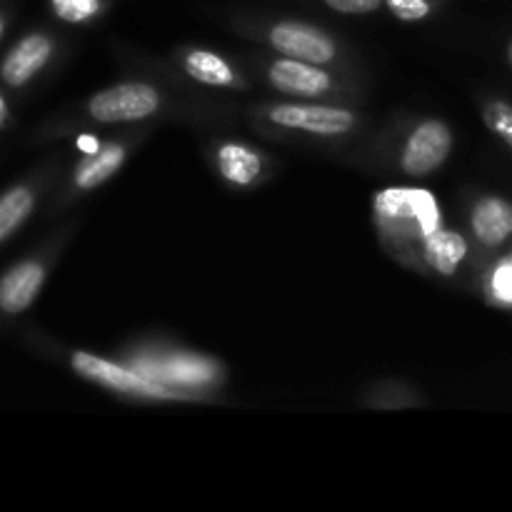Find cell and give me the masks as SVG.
<instances>
[{"mask_svg":"<svg viewBox=\"0 0 512 512\" xmlns=\"http://www.w3.org/2000/svg\"><path fill=\"white\" fill-rule=\"evenodd\" d=\"M70 365L78 375L93 380V383L105 385V388L123 390V393L133 395H145V398H160V400H173L178 398V393L168 388L165 383H160L158 378L148 373H133V370L118 368V365L108 363V360L98 358L93 353H85V350H78V353L70 355Z\"/></svg>","mask_w":512,"mask_h":512,"instance_id":"cell-1","label":"cell"},{"mask_svg":"<svg viewBox=\"0 0 512 512\" xmlns=\"http://www.w3.org/2000/svg\"><path fill=\"white\" fill-rule=\"evenodd\" d=\"M375 210L378 218L385 225L393 228H413L420 230V235H430L438 230L440 215L438 203L428 190H415V188H393L385 190L375 198Z\"/></svg>","mask_w":512,"mask_h":512,"instance_id":"cell-2","label":"cell"},{"mask_svg":"<svg viewBox=\"0 0 512 512\" xmlns=\"http://www.w3.org/2000/svg\"><path fill=\"white\" fill-rule=\"evenodd\" d=\"M160 105L155 88L145 83H125L103 90L90 100V115L100 123H125L155 113Z\"/></svg>","mask_w":512,"mask_h":512,"instance_id":"cell-3","label":"cell"},{"mask_svg":"<svg viewBox=\"0 0 512 512\" xmlns=\"http://www.w3.org/2000/svg\"><path fill=\"white\" fill-rule=\"evenodd\" d=\"M450 148H453V133H450L448 125L428 120V123L418 125L410 135L403 150V170L408 175L433 173L448 158Z\"/></svg>","mask_w":512,"mask_h":512,"instance_id":"cell-4","label":"cell"},{"mask_svg":"<svg viewBox=\"0 0 512 512\" xmlns=\"http://www.w3.org/2000/svg\"><path fill=\"white\" fill-rule=\"evenodd\" d=\"M53 55V40L43 33H30L8 50L0 63V80L8 88H23L33 80Z\"/></svg>","mask_w":512,"mask_h":512,"instance_id":"cell-5","label":"cell"},{"mask_svg":"<svg viewBox=\"0 0 512 512\" xmlns=\"http://www.w3.org/2000/svg\"><path fill=\"white\" fill-rule=\"evenodd\" d=\"M45 283V265L40 260H20L0 275V313L20 315L33 305Z\"/></svg>","mask_w":512,"mask_h":512,"instance_id":"cell-6","label":"cell"},{"mask_svg":"<svg viewBox=\"0 0 512 512\" xmlns=\"http://www.w3.org/2000/svg\"><path fill=\"white\" fill-rule=\"evenodd\" d=\"M270 120L285 128L318 135H338L353 128V113L343 108H325V105H278L270 110Z\"/></svg>","mask_w":512,"mask_h":512,"instance_id":"cell-7","label":"cell"},{"mask_svg":"<svg viewBox=\"0 0 512 512\" xmlns=\"http://www.w3.org/2000/svg\"><path fill=\"white\" fill-rule=\"evenodd\" d=\"M275 48L290 58L305 60V63H328L335 55V43L320 30L303 23H280L270 33Z\"/></svg>","mask_w":512,"mask_h":512,"instance_id":"cell-8","label":"cell"},{"mask_svg":"<svg viewBox=\"0 0 512 512\" xmlns=\"http://www.w3.org/2000/svg\"><path fill=\"white\" fill-rule=\"evenodd\" d=\"M270 80H273L275 88L295 95H318L325 93L330 85L328 73H323L320 68H313V65L298 58L278 60L270 68Z\"/></svg>","mask_w":512,"mask_h":512,"instance_id":"cell-9","label":"cell"},{"mask_svg":"<svg viewBox=\"0 0 512 512\" xmlns=\"http://www.w3.org/2000/svg\"><path fill=\"white\" fill-rule=\"evenodd\" d=\"M473 230L483 245H503L512 235V205L503 198L480 200L473 210Z\"/></svg>","mask_w":512,"mask_h":512,"instance_id":"cell-10","label":"cell"},{"mask_svg":"<svg viewBox=\"0 0 512 512\" xmlns=\"http://www.w3.org/2000/svg\"><path fill=\"white\" fill-rule=\"evenodd\" d=\"M145 373L155 375L160 380H178L185 385H198V383H210L218 375L210 360L198 358V355H173V358L163 360V363L145 365Z\"/></svg>","mask_w":512,"mask_h":512,"instance_id":"cell-11","label":"cell"},{"mask_svg":"<svg viewBox=\"0 0 512 512\" xmlns=\"http://www.w3.org/2000/svg\"><path fill=\"white\" fill-rule=\"evenodd\" d=\"M465 253H468V245L458 233L435 230V233L425 235V258L438 273H455V268L465 260Z\"/></svg>","mask_w":512,"mask_h":512,"instance_id":"cell-12","label":"cell"},{"mask_svg":"<svg viewBox=\"0 0 512 512\" xmlns=\"http://www.w3.org/2000/svg\"><path fill=\"white\" fill-rule=\"evenodd\" d=\"M35 208V193L30 185H15L0 195V243L8 240Z\"/></svg>","mask_w":512,"mask_h":512,"instance_id":"cell-13","label":"cell"},{"mask_svg":"<svg viewBox=\"0 0 512 512\" xmlns=\"http://www.w3.org/2000/svg\"><path fill=\"white\" fill-rule=\"evenodd\" d=\"M125 158V150L120 145H108L100 153H93V158L85 160L78 168V175H75V185L80 190H90L95 185H100L103 180H108L115 170L120 168Z\"/></svg>","mask_w":512,"mask_h":512,"instance_id":"cell-14","label":"cell"},{"mask_svg":"<svg viewBox=\"0 0 512 512\" xmlns=\"http://www.w3.org/2000/svg\"><path fill=\"white\" fill-rule=\"evenodd\" d=\"M220 170L228 180L240 185H248L258 178L260 173V158L253 150L243 148V145H223L218 153Z\"/></svg>","mask_w":512,"mask_h":512,"instance_id":"cell-15","label":"cell"},{"mask_svg":"<svg viewBox=\"0 0 512 512\" xmlns=\"http://www.w3.org/2000/svg\"><path fill=\"white\" fill-rule=\"evenodd\" d=\"M188 65V73L193 75L195 80L208 85H230L233 83V73H230L228 63L218 55L208 53V50H195V53L188 55L185 60Z\"/></svg>","mask_w":512,"mask_h":512,"instance_id":"cell-16","label":"cell"},{"mask_svg":"<svg viewBox=\"0 0 512 512\" xmlns=\"http://www.w3.org/2000/svg\"><path fill=\"white\" fill-rule=\"evenodd\" d=\"M55 15L68 23H80V20L93 18L100 10V0H50Z\"/></svg>","mask_w":512,"mask_h":512,"instance_id":"cell-17","label":"cell"},{"mask_svg":"<svg viewBox=\"0 0 512 512\" xmlns=\"http://www.w3.org/2000/svg\"><path fill=\"white\" fill-rule=\"evenodd\" d=\"M485 120H488L490 128L505 140L512 148V105L508 103H493L485 110Z\"/></svg>","mask_w":512,"mask_h":512,"instance_id":"cell-18","label":"cell"},{"mask_svg":"<svg viewBox=\"0 0 512 512\" xmlns=\"http://www.w3.org/2000/svg\"><path fill=\"white\" fill-rule=\"evenodd\" d=\"M493 295L500 303L512 305V260H505L493 273Z\"/></svg>","mask_w":512,"mask_h":512,"instance_id":"cell-19","label":"cell"},{"mask_svg":"<svg viewBox=\"0 0 512 512\" xmlns=\"http://www.w3.org/2000/svg\"><path fill=\"white\" fill-rule=\"evenodd\" d=\"M390 10L403 20H418L428 15V0H388Z\"/></svg>","mask_w":512,"mask_h":512,"instance_id":"cell-20","label":"cell"},{"mask_svg":"<svg viewBox=\"0 0 512 512\" xmlns=\"http://www.w3.org/2000/svg\"><path fill=\"white\" fill-rule=\"evenodd\" d=\"M338 13H370L380 5V0H325Z\"/></svg>","mask_w":512,"mask_h":512,"instance_id":"cell-21","label":"cell"},{"mask_svg":"<svg viewBox=\"0 0 512 512\" xmlns=\"http://www.w3.org/2000/svg\"><path fill=\"white\" fill-rule=\"evenodd\" d=\"M78 145L85 150V153H98V140L88 138V135H83V138L78 140Z\"/></svg>","mask_w":512,"mask_h":512,"instance_id":"cell-22","label":"cell"},{"mask_svg":"<svg viewBox=\"0 0 512 512\" xmlns=\"http://www.w3.org/2000/svg\"><path fill=\"white\" fill-rule=\"evenodd\" d=\"M5 115H8V108H5V100L0 98V125L5 123Z\"/></svg>","mask_w":512,"mask_h":512,"instance_id":"cell-23","label":"cell"},{"mask_svg":"<svg viewBox=\"0 0 512 512\" xmlns=\"http://www.w3.org/2000/svg\"><path fill=\"white\" fill-rule=\"evenodd\" d=\"M3 33H5V15L0 13V38H3Z\"/></svg>","mask_w":512,"mask_h":512,"instance_id":"cell-24","label":"cell"},{"mask_svg":"<svg viewBox=\"0 0 512 512\" xmlns=\"http://www.w3.org/2000/svg\"><path fill=\"white\" fill-rule=\"evenodd\" d=\"M508 58H510V65H512V43H510V48H508Z\"/></svg>","mask_w":512,"mask_h":512,"instance_id":"cell-25","label":"cell"}]
</instances>
